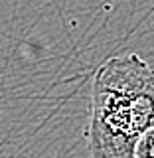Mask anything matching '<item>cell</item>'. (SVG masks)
I'll return each mask as SVG.
<instances>
[{"instance_id":"obj_1","label":"cell","mask_w":154,"mask_h":158,"mask_svg":"<svg viewBox=\"0 0 154 158\" xmlns=\"http://www.w3.org/2000/svg\"><path fill=\"white\" fill-rule=\"evenodd\" d=\"M154 128V67L136 53L109 57L97 69L85 128L93 158H135L136 142Z\"/></svg>"},{"instance_id":"obj_2","label":"cell","mask_w":154,"mask_h":158,"mask_svg":"<svg viewBox=\"0 0 154 158\" xmlns=\"http://www.w3.org/2000/svg\"><path fill=\"white\" fill-rule=\"evenodd\" d=\"M135 158H154V128L146 131L136 142Z\"/></svg>"}]
</instances>
